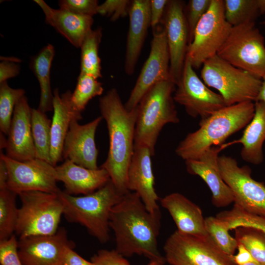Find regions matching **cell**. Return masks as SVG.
Returning <instances> with one entry per match:
<instances>
[{
	"label": "cell",
	"mask_w": 265,
	"mask_h": 265,
	"mask_svg": "<svg viewBox=\"0 0 265 265\" xmlns=\"http://www.w3.org/2000/svg\"><path fill=\"white\" fill-rule=\"evenodd\" d=\"M175 89L173 81L164 80L155 84L143 96L137 106L134 147H147L154 156L163 127L179 122L173 98Z\"/></svg>",
	"instance_id": "5"
},
{
	"label": "cell",
	"mask_w": 265,
	"mask_h": 265,
	"mask_svg": "<svg viewBox=\"0 0 265 265\" xmlns=\"http://www.w3.org/2000/svg\"><path fill=\"white\" fill-rule=\"evenodd\" d=\"M102 119L100 116L83 125L80 124L78 119L73 120L64 142L63 159L86 168L98 169L95 136Z\"/></svg>",
	"instance_id": "17"
},
{
	"label": "cell",
	"mask_w": 265,
	"mask_h": 265,
	"mask_svg": "<svg viewBox=\"0 0 265 265\" xmlns=\"http://www.w3.org/2000/svg\"><path fill=\"white\" fill-rule=\"evenodd\" d=\"M17 195L7 188L0 189V241L9 238L15 232L18 214Z\"/></svg>",
	"instance_id": "31"
},
{
	"label": "cell",
	"mask_w": 265,
	"mask_h": 265,
	"mask_svg": "<svg viewBox=\"0 0 265 265\" xmlns=\"http://www.w3.org/2000/svg\"><path fill=\"white\" fill-rule=\"evenodd\" d=\"M232 28L225 18L223 0H212L187 48L186 58L194 69H199L207 60L217 55Z\"/></svg>",
	"instance_id": "10"
},
{
	"label": "cell",
	"mask_w": 265,
	"mask_h": 265,
	"mask_svg": "<svg viewBox=\"0 0 265 265\" xmlns=\"http://www.w3.org/2000/svg\"><path fill=\"white\" fill-rule=\"evenodd\" d=\"M224 149L223 144L213 146L206 150L198 159L185 161L187 172L199 176L207 185L212 194V203L217 208L234 202L232 192L223 180L218 168L219 154Z\"/></svg>",
	"instance_id": "18"
},
{
	"label": "cell",
	"mask_w": 265,
	"mask_h": 265,
	"mask_svg": "<svg viewBox=\"0 0 265 265\" xmlns=\"http://www.w3.org/2000/svg\"><path fill=\"white\" fill-rule=\"evenodd\" d=\"M160 219V210L149 212L136 192L124 194L112 208L109 217L115 250L124 257L136 254L150 260L162 257L158 248Z\"/></svg>",
	"instance_id": "1"
},
{
	"label": "cell",
	"mask_w": 265,
	"mask_h": 265,
	"mask_svg": "<svg viewBox=\"0 0 265 265\" xmlns=\"http://www.w3.org/2000/svg\"><path fill=\"white\" fill-rule=\"evenodd\" d=\"M167 80H172L169 52L165 30L162 26L159 25L153 30L149 55L125 105V107L128 110L134 109L153 86Z\"/></svg>",
	"instance_id": "14"
},
{
	"label": "cell",
	"mask_w": 265,
	"mask_h": 265,
	"mask_svg": "<svg viewBox=\"0 0 265 265\" xmlns=\"http://www.w3.org/2000/svg\"><path fill=\"white\" fill-rule=\"evenodd\" d=\"M128 15L130 22L124 68L125 73L131 75L134 73L150 26V0L131 1Z\"/></svg>",
	"instance_id": "23"
},
{
	"label": "cell",
	"mask_w": 265,
	"mask_h": 265,
	"mask_svg": "<svg viewBox=\"0 0 265 265\" xmlns=\"http://www.w3.org/2000/svg\"><path fill=\"white\" fill-rule=\"evenodd\" d=\"M20 71V65L17 62L2 60L0 63V83L16 77Z\"/></svg>",
	"instance_id": "43"
},
{
	"label": "cell",
	"mask_w": 265,
	"mask_h": 265,
	"mask_svg": "<svg viewBox=\"0 0 265 265\" xmlns=\"http://www.w3.org/2000/svg\"><path fill=\"white\" fill-rule=\"evenodd\" d=\"M255 103L248 101L226 106L205 120L177 146L175 153L184 160L197 159L208 149L224 144L227 138L246 127L252 119Z\"/></svg>",
	"instance_id": "3"
},
{
	"label": "cell",
	"mask_w": 265,
	"mask_h": 265,
	"mask_svg": "<svg viewBox=\"0 0 265 265\" xmlns=\"http://www.w3.org/2000/svg\"><path fill=\"white\" fill-rule=\"evenodd\" d=\"M42 9L45 22L53 26L73 46L80 48L86 36L91 32L93 17L76 14L59 8L55 9L43 0H34Z\"/></svg>",
	"instance_id": "24"
},
{
	"label": "cell",
	"mask_w": 265,
	"mask_h": 265,
	"mask_svg": "<svg viewBox=\"0 0 265 265\" xmlns=\"http://www.w3.org/2000/svg\"><path fill=\"white\" fill-rule=\"evenodd\" d=\"M74 247L64 228L52 235L32 236L18 240V250L24 265H62L66 249Z\"/></svg>",
	"instance_id": "16"
},
{
	"label": "cell",
	"mask_w": 265,
	"mask_h": 265,
	"mask_svg": "<svg viewBox=\"0 0 265 265\" xmlns=\"http://www.w3.org/2000/svg\"><path fill=\"white\" fill-rule=\"evenodd\" d=\"M217 55L257 78L265 75V39L255 23L232 26Z\"/></svg>",
	"instance_id": "8"
},
{
	"label": "cell",
	"mask_w": 265,
	"mask_h": 265,
	"mask_svg": "<svg viewBox=\"0 0 265 265\" xmlns=\"http://www.w3.org/2000/svg\"><path fill=\"white\" fill-rule=\"evenodd\" d=\"M58 195L63 206V215L68 222L83 226L101 243L109 240L110 212L124 195L111 180L89 194L78 196L61 190Z\"/></svg>",
	"instance_id": "4"
},
{
	"label": "cell",
	"mask_w": 265,
	"mask_h": 265,
	"mask_svg": "<svg viewBox=\"0 0 265 265\" xmlns=\"http://www.w3.org/2000/svg\"><path fill=\"white\" fill-rule=\"evenodd\" d=\"M73 248L74 247H69L66 249L62 265H95L80 256Z\"/></svg>",
	"instance_id": "44"
},
{
	"label": "cell",
	"mask_w": 265,
	"mask_h": 265,
	"mask_svg": "<svg viewBox=\"0 0 265 265\" xmlns=\"http://www.w3.org/2000/svg\"><path fill=\"white\" fill-rule=\"evenodd\" d=\"M211 2L212 0H190L184 9L188 30V44L193 39L197 24L208 10Z\"/></svg>",
	"instance_id": "37"
},
{
	"label": "cell",
	"mask_w": 265,
	"mask_h": 265,
	"mask_svg": "<svg viewBox=\"0 0 265 265\" xmlns=\"http://www.w3.org/2000/svg\"><path fill=\"white\" fill-rule=\"evenodd\" d=\"M181 0H169L161 23L164 27L170 55V74L177 83L182 74L188 45V30Z\"/></svg>",
	"instance_id": "15"
},
{
	"label": "cell",
	"mask_w": 265,
	"mask_h": 265,
	"mask_svg": "<svg viewBox=\"0 0 265 265\" xmlns=\"http://www.w3.org/2000/svg\"><path fill=\"white\" fill-rule=\"evenodd\" d=\"M166 262L165 257H161L159 258L150 260L148 265H164Z\"/></svg>",
	"instance_id": "48"
},
{
	"label": "cell",
	"mask_w": 265,
	"mask_h": 265,
	"mask_svg": "<svg viewBox=\"0 0 265 265\" xmlns=\"http://www.w3.org/2000/svg\"><path fill=\"white\" fill-rule=\"evenodd\" d=\"M201 78L207 86L219 92L227 106L255 102L262 82L261 79L234 66L217 55L204 63Z\"/></svg>",
	"instance_id": "7"
},
{
	"label": "cell",
	"mask_w": 265,
	"mask_h": 265,
	"mask_svg": "<svg viewBox=\"0 0 265 265\" xmlns=\"http://www.w3.org/2000/svg\"><path fill=\"white\" fill-rule=\"evenodd\" d=\"M101 116L107 125L109 136L107 157L101 167L108 172L110 180L122 194L128 192L127 172L134 151L137 107L128 110L116 88L99 99Z\"/></svg>",
	"instance_id": "2"
},
{
	"label": "cell",
	"mask_w": 265,
	"mask_h": 265,
	"mask_svg": "<svg viewBox=\"0 0 265 265\" xmlns=\"http://www.w3.org/2000/svg\"><path fill=\"white\" fill-rule=\"evenodd\" d=\"M160 202L169 212L178 231L196 236L208 235L202 210L184 195L172 193L161 198Z\"/></svg>",
	"instance_id": "25"
},
{
	"label": "cell",
	"mask_w": 265,
	"mask_h": 265,
	"mask_svg": "<svg viewBox=\"0 0 265 265\" xmlns=\"http://www.w3.org/2000/svg\"><path fill=\"white\" fill-rule=\"evenodd\" d=\"M224 15L232 26L255 23L261 14L258 0H224Z\"/></svg>",
	"instance_id": "30"
},
{
	"label": "cell",
	"mask_w": 265,
	"mask_h": 265,
	"mask_svg": "<svg viewBox=\"0 0 265 265\" xmlns=\"http://www.w3.org/2000/svg\"><path fill=\"white\" fill-rule=\"evenodd\" d=\"M91 262L95 265H131L116 250H100L92 257Z\"/></svg>",
	"instance_id": "41"
},
{
	"label": "cell",
	"mask_w": 265,
	"mask_h": 265,
	"mask_svg": "<svg viewBox=\"0 0 265 265\" xmlns=\"http://www.w3.org/2000/svg\"><path fill=\"white\" fill-rule=\"evenodd\" d=\"M171 265H236L233 256L223 252L208 234L196 236L175 231L163 247Z\"/></svg>",
	"instance_id": "9"
},
{
	"label": "cell",
	"mask_w": 265,
	"mask_h": 265,
	"mask_svg": "<svg viewBox=\"0 0 265 265\" xmlns=\"http://www.w3.org/2000/svg\"><path fill=\"white\" fill-rule=\"evenodd\" d=\"M235 230L238 243L247 249L255 261L265 265V235L252 228L239 227Z\"/></svg>",
	"instance_id": "36"
},
{
	"label": "cell",
	"mask_w": 265,
	"mask_h": 265,
	"mask_svg": "<svg viewBox=\"0 0 265 265\" xmlns=\"http://www.w3.org/2000/svg\"><path fill=\"white\" fill-rule=\"evenodd\" d=\"M254 116L246 126L241 137L227 143L225 148L235 144H241L240 156L250 163L258 165L264 159L263 146L265 141V103L255 102Z\"/></svg>",
	"instance_id": "26"
},
{
	"label": "cell",
	"mask_w": 265,
	"mask_h": 265,
	"mask_svg": "<svg viewBox=\"0 0 265 265\" xmlns=\"http://www.w3.org/2000/svg\"><path fill=\"white\" fill-rule=\"evenodd\" d=\"M151 151L145 147H134L133 153L127 172V188L136 192L147 210L151 212L160 210L159 198L154 188Z\"/></svg>",
	"instance_id": "20"
},
{
	"label": "cell",
	"mask_w": 265,
	"mask_h": 265,
	"mask_svg": "<svg viewBox=\"0 0 265 265\" xmlns=\"http://www.w3.org/2000/svg\"><path fill=\"white\" fill-rule=\"evenodd\" d=\"M218 164L235 204L248 212L265 215V185L252 178L250 167L239 166L235 159L224 155L219 156Z\"/></svg>",
	"instance_id": "11"
},
{
	"label": "cell",
	"mask_w": 265,
	"mask_h": 265,
	"mask_svg": "<svg viewBox=\"0 0 265 265\" xmlns=\"http://www.w3.org/2000/svg\"><path fill=\"white\" fill-rule=\"evenodd\" d=\"M32 110L25 95L15 106L5 146V155L14 160L25 161L35 158Z\"/></svg>",
	"instance_id": "19"
},
{
	"label": "cell",
	"mask_w": 265,
	"mask_h": 265,
	"mask_svg": "<svg viewBox=\"0 0 265 265\" xmlns=\"http://www.w3.org/2000/svg\"><path fill=\"white\" fill-rule=\"evenodd\" d=\"M242 265H261V264L256 261H254V262H250V263H247Z\"/></svg>",
	"instance_id": "50"
},
{
	"label": "cell",
	"mask_w": 265,
	"mask_h": 265,
	"mask_svg": "<svg viewBox=\"0 0 265 265\" xmlns=\"http://www.w3.org/2000/svg\"><path fill=\"white\" fill-rule=\"evenodd\" d=\"M206 230L218 247L229 256L234 255L238 243L229 234L227 223L217 217L210 216L205 218Z\"/></svg>",
	"instance_id": "35"
},
{
	"label": "cell",
	"mask_w": 265,
	"mask_h": 265,
	"mask_svg": "<svg viewBox=\"0 0 265 265\" xmlns=\"http://www.w3.org/2000/svg\"><path fill=\"white\" fill-rule=\"evenodd\" d=\"M72 94L67 90L60 95L58 88L53 92V114L51 127V163L54 167L63 159L64 142L71 122L82 119L81 112L74 106Z\"/></svg>",
	"instance_id": "21"
},
{
	"label": "cell",
	"mask_w": 265,
	"mask_h": 265,
	"mask_svg": "<svg viewBox=\"0 0 265 265\" xmlns=\"http://www.w3.org/2000/svg\"><path fill=\"white\" fill-rule=\"evenodd\" d=\"M98 3L96 0H61L58 1L60 9L91 17L98 14Z\"/></svg>",
	"instance_id": "38"
},
{
	"label": "cell",
	"mask_w": 265,
	"mask_h": 265,
	"mask_svg": "<svg viewBox=\"0 0 265 265\" xmlns=\"http://www.w3.org/2000/svg\"><path fill=\"white\" fill-rule=\"evenodd\" d=\"M21 202L18 208L15 233L19 239L32 236L55 234L63 214L58 194L28 191L18 194Z\"/></svg>",
	"instance_id": "6"
},
{
	"label": "cell",
	"mask_w": 265,
	"mask_h": 265,
	"mask_svg": "<svg viewBox=\"0 0 265 265\" xmlns=\"http://www.w3.org/2000/svg\"><path fill=\"white\" fill-rule=\"evenodd\" d=\"M168 0H150V26L155 29L163 16Z\"/></svg>",
	"instance_id": "42"
},
{
	"label": "cell",
	"mask_w": 265,
	"mask_h": 265,
	"mask_svg": "<svg viewBox=\"0 0 265 265\" xmlns=\"http://www.w3.org/2000/svg\"><path fill=\"white\" fill-rule=\"evenodd\" d=\"M102 37V29L98 27L91 32L83 40L81 49L80 72L98 79L102 77L101 60L98 54Z\"/></svg>",
	"instance_id": "29"
},
{
	"label": "cell",
	"mask_w": 265,
	"mask_h": 265,
	"mask_svg": "<svg viewBox=\"0 0 265 265\" xmlns=\"http://www.w3.org/2000/svg\"><path fill=\"white\" fill-rule=\"evenodd\" d=\"M57 181L64 184L65 192L76 195L91 194L105 186L110 177L105 169H90L77 165L69 159L55 166Z\"/></svg>",
	"instance_id": "22"
},
{
	"label": "cell",
	"mask_w": 265,
	"mask_h": 265,
	"mask_svg": "<svg viewBox=\"0 0 265 265\" xmlns=\"http://www.w3.org/2000/svg\"><path fill=\"white\" fill-rule=\"evenodd\" d=\"M0 158L8 170L6 188L18 194L28 191L59 193L55 167L37 158L21 161L12 159L0 152Z\"/></svg>",
	"instance_id": "13"
},
{
	"label": "cell",
	"mask_w": 265,
	"mask_h": 265,
	"mask_svg": "<svg viewBox=\"0 0 265 265\" xmlns=\"http://www.w3.org/2000/svg\"><path fill=\"white\" fill-rule=\"evenodd\" d=\"M8 170L4 161L0 158V189L6 188Z\"/></svg>",
	"instance_id": "46"
},
{
	"label": "cell",
	"mask_w": 265,
	"mask_h": 265,
	"mask_svg": "<svg viewBox=\"0 0 265 265\" xmlns=\"http://www.w3.org/2000/svg\"><path fill=\"white\" fill-rule=\"evenodd\" d=\"M18 241L15 235L0 241V265H24L18 250Z\"/></svg>",
	"instance_id": "40"
},
{
	"label": "cell",
	"mask_w": 265,
	"mask_h": 265,
	"mask_svg": "<svg viewBox=\"0 0 265 265\" xmlns=\"http://www.w3.org/2000/svg\"><path fill=\"white\" fill-rule=\"evenodd\" d=\"M25 95L22 88H13L7 81L0 83V130L7 135L14 110L18 102Z\"/></svg>",
	"instance_id": "34"
},
{
	"label": "cell",
	"mask_w": 265,
	"mask_h": 265,
	"mask_svg": "<svg viewBox=\"0 0 265 265\" xmlns=\"http://www.w3.org/2000/svg\"><path fill=\"white\" fill-rule=\"evenodd\" d=\"M51 124L52 121L48 118L46 113L38 108H32L31 130L35 149V158L50 163Z\"/></svg>",
	"instance_id": "28"
},
{
	"label": "cell",
	"mask_w": 265,
	"mask_h": 265,
	"mask_svg": "<svg viewBox=\"0 0 265 265\" xmlns=\"http://www.w3.org/2000/svg\"><path fill=\"white\" fill-rule=\"evenodd\" d=\"M260 11L261 14H265V0H258ZM261 24L265 26V20Z\"/></svg>",
	"instance_id": "49"
},
{
	"label": "cell",
	"mask_w": 265,
	"mask_h": 265,
	"mask_svg": "<svg viewBox=\"0 0 265 265\" xmlns=\"http://www.w3.org/2000/svg\"><path fill=\"white\" fill-rule=\"evenodd\" d=\"M237 249V254L233 256V260L236 265H242L256 261L250 252L242 244L238 243Z\"/></svg>",
	"instance_id": "45"
},
{
	"label": "cell",
	"mask_w": 265,
	"mask_h": 265,
	"mask_svg": "<svg viewBox=\"0 0 265 265\" xmlns=\"http://www.w3.org/2000/svg\"><path fill=\"white\" fill-rule=\"evenodd\" d=\"M55 53L54 47L48 44L34 56L30 68L36 77L40 88V98L38 109L46 113L53 108V94L51 87L50 70Z\"/></svg>",
	"instance_id": "27"
},
{
	"label": "cell",
	"mask_w": 265,
	"mask_h": 265,
	"mask_svg": "<svg viewBox=\"0 0 265 265\" xmlns=\"http://www.w3.org/2000/svg\"><path fill=\"white\" fill-rule=\"evenodd\" d=\"M130 3L128 0H106L99 5L98 14L109 17L114 22L128 15Z\"/></svg>",
	"instance_id": "39"
},
{
	"label": "cell",
	"mask_w": 265,
	"mask_h": 265,
	"mask_svg": "<svg viewBox=\"0 0 265 265\" xmlns=\"http://www.w3.org/2000/svg\"><path fill=\"white\" fill-rule=\"evenodd\" d=\"M173 98L184 106L189 116L199 117L200 120L227 106L221 95L209 89L201 80L186 58L182 75L176 84Z\"/></svg>",
	"instance_id": "12"
},
{
	"label": "cell",
	"mask_w": 265,
	"mask_h": 265,
	"mask_svg": "<svg viewBox=\"0 0 265 265\" xmlns=\"http://www.w3.org/2000/svg\"><path fill=\"white\" fill-rule=\"evenodd\" d=\"M102 83L98 79L80 72L75 90L72 94V101L80 112L85 109L88 103L94 97L103 94Z\"/></svg>",
	"instance_id": "33"
},
{
	"label": "cell",
	"mask_w": 265,
	"mask_h": 265,
	"mask_svg": "<svg viewBox=\"0 0 265 265\" xmlns=\"http://www.w3.org/2000/svg\"><path fill=\"white\" fill-rule=\"evenodd\" d=\"M216 217L225 221L229 230L239 227H249L258 230L265 235V215L248 212L235 204L231 210L220 212Z\"/></svg>",
	"instance_id": "32"
},
{
	"label": "cell",
	"mask_w": 265,
	"mask_h": 265,
	"mask_svg": "<svg viewBox=\"0 0 265 265\" xmlns=\"http://www.w3.org/2000/svg\"><path fill=\"white\" fill-rule=\"evenodd\" d=\"M262 85L256 101H260L265 103V75L262 79Z\"/></svg>",
	"instance_id": "47"
}]
</instances>
